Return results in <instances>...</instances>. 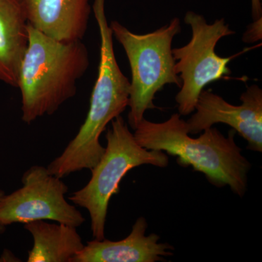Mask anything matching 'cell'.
Returning <instances> with one entry per match:
<instances>
[{
	"label": "cell",
	"mask_w": 262,
	"mask_h": 262,
	"mask_svg": "<svg viewBox=\"0 0 262 262\" xmlns=\"http://www.w3.org/2000/svg\"><path fill=\"white\" fill-rule=\"evenodd\" d=\"M181 116L179 113L173 114L162 122L143 119L134 130L138 144L146 149L177 157L181 166L192 167L215 187L228 186L234 194L244 196L251 164L236 144V131L232 129L225 136L211 127L203 130L199 137L193 138Z\"/></svg>",
	"instance_id": "1"
},
{
	"label": "cell",
	"mask_w": 262,
	"mask_h": 262,
	"mask_svg": "<svg viewBox=\"0 0 262 262\" xmlns=\"http://www.w3.org/2000/svg\"><path fill=\"white\" fill-rule=\"evenodd\" d=\"M29 42L19 69L22 120L31 124L53 115L77 93V81L90 66L82 40L62 42L28 24Z\"/></svg>",
	"instance_id": "2"
},
{
	"label": "cell",
	"mask_w": 262,
	"mask_h": 262,
	"mask_svg": "<svg viewBox=\"0 0 262 262\" xmlns=\"http://www.w3.org/2000/svg\"><path fill=\"white\" fill-rule=\"evenodd\" d=\"M92 9L99 30L100 61L87 116L65 147L69 158L84 165L98 163L104 152L100 137L108 124L128 106L130 82L122 73L114 51L113 34L105 13V0H94Z\"/></svg>",
	"instance_id": "3"
},
{
	"label": "cell",
	"mask_w": 262,
	"mask_h": 262,
	"mask_svg": "<svg viewBox=\"0 0 262 262\" xmlns=\"http://www.w3.org/2000/svg\"><path fill=\"white\" fill-rule=\"evenodd\" d=\"M106 146L88 184L75 191L69 200L87 210L91 229L96 239L105 238L108 204L120 192V184L127 172L144 165L165 168L168 155L158 150L146 149L138 144L134 134L121 115L111 122L106 134Z\"/></svg>",
	"instance_id": "4"
},
{
	"label": "cell",
	"mask_w": 262,
	"mask_h": 262,
	"mask_svg": "<svg viewBox=\"0 0 262 262\" xmlns=\"http://www.w3.org/2000/svg\"><path fill=\"white\" fill-rule=\"evenodd\" d=\"M114 37L126 53L131 70L127 120L135 130L144 118L146 110L156 108L155 95L165 84L182 81L175 72L172 42L181 32L180 20L174 18L161 28L145 34L130 32L117 20L110 24Z\"/></svg>",
	"instance_id": "5"
},
{
	"label": "cell",
	"mask_w": 262,
	"mask_h": 262,
	"mask_svg": "<svg viewBox=\"0 0 262 262\" xmlns=\"http://www.w3.org/2000/svg\"><path fill=\"white\" fill-rule=\"evenodd\" d=\"M184 22L192 29L188 44L173 48L175 72L182 81L176 101L179 113L187 116L194 113L201 91L211 82L222 80L232 73L228 63L232 57H221L215 48L221 39L235 34L224 18L208 24L195 12L188 11Z\"/></svg>",
	"instance_id": "6"
},
{
	"label": "cell",
	"mask_w": 262,
	"mask_h": 262,
	"mask_svg": "<svg viewBox=\"0 0 262 262\" xmlns=\"http://www.w3.org/2000/svg\"><path fill=\"white\" fill-rule=\"evenodd\" d=\"M21 182V187L0 199V225L53 221L78 228L85 222L81 212L66 199L68 186L47 167L33 165Z\"/></svg>",
	"instance_id": "7"
},
{
	"label": "cell",
	"mask_w": 262,
	"mask_h": 262,
	"mask_svg": "<svg viewBox=\"0 0 262 262\" xmlns=\"http://www.w3.org/2000/svg\"><path fill=\"white\" fill-rule=\"evenodd\" d=\"M242 103L233 105L211 91L203 90L194 113L186 121L189 134H198L224 123L248 142L247 148L262 151V90L257 84L247 88L241 96Z\"/></svg>",
	"instance_id": "8"
},
{
	"label": "cell",
	"mask_w": 262,
	"mask_h": 262,
	"mask_svg": "<svg viewBox=\"0 0 262 262\" xmlns=\"http://www.w3.org/2000/svg\"><path fill=\"white\" fill-rule=\"evenodd\" d=\"M148 224L139 217L125 238L111 241L104 238L89 241L72 258V262H156L165 261L173 255V246L160 243L158 234L146 235Z\"/></svg>",
	"instance_id": "9"
},
{
	"label": "cell",
	"mask_w": 262,
	"mask_h": 262,
	"mask_svg": "<svg viewBox=\"0 0 262 262\" xmlns=\"http://www.w3.org/2000/svg\"><path fill=\"white\" fill-rule=\"evenodd\" d=\"M33 29L62 42L83 39L92 7L90 0H18Z\"/></svg>",
	"instance_id": "10"
},
{
	"label": "cell",
	"mask_w": 262,
	"mask_h": 262,
	"mask_svg": "<svg viewBox=\"0 0 262 262\" xmlns=\"http://www.w3.org/2000/svg\"><path fill=\"white\" fill-rule=\"evenodd\" d=\"M28 42V23L20 3L0 0V82L17 88Z\"/></svg>",
	"instance_id": "11"
},
{
	"label": "cell",
	"mask_w": 262,
	"mask_h": 262,
	"mask_svg": "<svg viewBox=\"0 0 262 262\" xmlns=\"http://www.w3.org/2000/svg\"><path fill=\"white\" fill-rule=\"evenodd\" d=\"M32 236L27 262H72L84 244L76 227L46 221L24 224Z\"/></svg>",
	"instance_id": "12"
},
{
	"label": "cell",
	"mask_w": 262,
	"mask_h": 262,
	"mask_svg": "<svg viewBox=\"0 0 262 262\" xmlns=\"http://www.w3.org/2000/svg\"><path fill=\"white\" fill-rule=\"evenodd\" d=\"M262 18L253 20V23L250 24L247 30L244 33L243 40L246 43L257 42L261 39Z\"/></svg>",
	"instance_id": "13"
},
{
	"label": "cell",
	"mask_w": 262,
	"mask_h": 262,
	"mask_svg": "<svg viewBox=\"0 0 262 262\" xmlns=\"http://www.w3.org/2000/svg\"><path fill=\"white\" fill-rule=\"evenodd\" d=\"M251 13L253 20L262 18L261 0H251Z\"/></svg>",
	"instance_id": "14"
},
{
	"label": "cell",
	"mask_w": 262,
	"mask_h": 262,
	"mask_svg": "<svg viewBox=\"0 0 262 262\" xmlns=\"http://www.w3.org/2000/svg\"><path fill=\"white\" fill-rule=\"evenodd\" d=\"M5 192L2 189H0V199L3 198V196L4 195ZM5 230V227L4 226L0 225V234L3 233Z\"/></svg>",
	"instance_id": "15"
}]
</instances>
